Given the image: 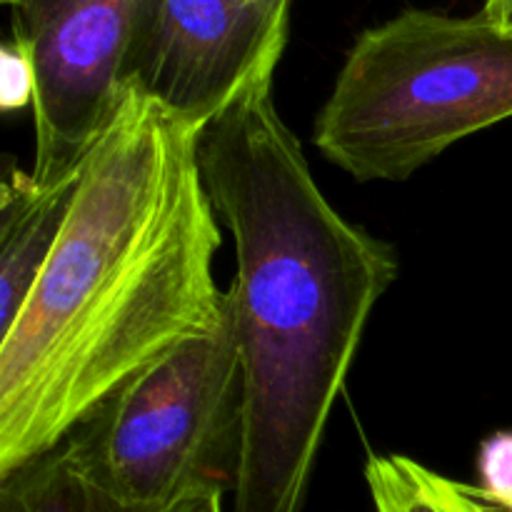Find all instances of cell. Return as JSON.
Here are the masks:
<instances>
[{
  "label": "cell",
  "mask_w": 512,
  "mask_h": 512,
  "mask_svg": "<svg viewBox=\"0 0 512 512\" xmlns=\"http://www.w3.org/2000/svg\"><path fill=\"white\" fill-rule=\"evenodd\" d=\"M0 512H130L90 488L63 445L0 475Z\"/></svg>",
  "instance_id": "9"
},
{
  "label": "cell",
  "mask_w": 512,
  "mask_h": 512,
  "mask_svg": "<svg viewBox=\"0 0 512 512\" xmlns=\"http://www.w3.org/2000/svg\"><path fill=\"white\" fill-rule=\"evenodd\" d=\"M508 118L512 33L483 13L410 8L355 38L313 138L360 183H395Z\"/></svg>",
  "instance_id": "3"
},
{
  "label": "cell",
  "mask_w": 512,
  "mask_h": 512,
  "mask_svg": "<svg viewBox=\"0 0 512 512\" xmlns=\"http://www.w3.org/2000/svg\"><path fill=\"white\" fill-rule=\"evenodd\" d=\"M480 13H483L490 23L498 25L500 30L512 33V0H485Z\"/></svg>",
  "instance_id": "13"
},
{
  "label": "cell",
  "mask_w": 512,
  "mask_h": 512,
  "mask_svg": "<svg viewBox=\"0 0 512 512\" xmlns=\"http://www.w3.org/2000/svg\"><path fill=\"white\" fill-rule=\"evenodd\" d=\"M145 0H18L13 33L33 65L35 158L43 185L78 178L123 100Z\"/></svg>",
  "instance_id": "5"
},
{
  "label": "cell",
  "mask_w": 512,
  "mask_h": 512,
  "mask_svg": "<svg viewBox=\"0 0 512 512\" xmlns=\"http://www.w3.org/2000/svg\"><path fill=\"white\" fill-rule=\"evenodd\" d=\"M365 480L375 512H512L480 485L435 473L408 455H370Z\"/></svg>",
  "instance_id": "8"
},
{
  "label": "cell",
  "mask_w": 512,
  "mask_h": 512,
  "mask_svg": "<svg viewBox=\"0 0 512 512\" xmlns=\"http://www.w3.org/2000/svg\"><path fill=\"white\" fill-rule=\"evenodd\" d=\"M200 135L123 90L48 265L0 333V475L58 448L135 373L223 323V238Z\"/></svg>",
  "instance_id": "1"
},
{
  "label": "cell",
  "mask_w": 512,
  "mask_h": 512,
  "mask_svg": "<svg viewBox=\"0 0 512 512\" xmlns=\"http://www.w3.org/2000/svg\"><path fill=\"white\" fill-rule=\"evenodd\" d=\"M225 498H228V495L223 493H200V495H193V498L183 500V503L173 505V508L165 512H225L223 510Z\"/></svg>",
  "instance_id": "12"
},
{
  "label": "cell",
  "mask_w": 512,
  "mask_h": 512,
  "mask_svg": "<svg viewBox=\"0 0 512 512\" xmlns=\"http://www.w3.org/2000/svg\"><path fill=\"white\" fill-rule=\"evenodd\" d=\"M33 100V65L25 43L10 35L3 45V105L5 108H20Z\"/></svg>",
  "instance_id": "11"
},
{
  "label": "cell",
  "mask_w": 512,
  "mask_h": 512,
  "mask_svg": "<svg viewBox=\"0 0 512 512\" xmlns=\"http://www.w3.org/2000/svg\"><path fill=\"white\" fill-rule=\"evenodd\" d=\"M78 178L43 185L8 165L0 183V333L15 323L48 265L73 205Z\"/></svg>",
  "instance_id": "7"
},
{
  "label": "cell",
  "mask_w": 512,
  "mask_h": 512,
  "mask_svg": "<svg viewBox=\"0 0 512 512\" xmlns=\"http://www.w3.org/2000/svg\"><path fill=\"white\" fill-rule=\"evenodd\" d=\"M80 478L130 512L233 495L243 455V375L233 318L135 373L60 443Z\"/></svg>",
  "instance_id": "4"
},
{
  "label": "cell",
  "mask_w": 512,
  "mask_h": 512,
  "mask_svg": "<svg viewBox=\"0 0 512 512\" xmlns=\"http://www.w3.org/2000/svg\"><path fill=\"white\" fill-rule=\"evenodd\" d=\"M290 3H293V0H290Z\"/></svg>",
  "instance_id": "15"
},
{
  "label": "cell",
  "mask_w": 512,
  "mask_h": 512,
  "mask_svg": "<svg viewBox=\"0 0 512 512\" xmlns=\"http://www.w3.org/2000/svg\"><path fill=\"white\" fill-rule=\"evenodd\" d=\"M290 0H145L125 88L205 130L285 53Z\"/></svg>",
  "instance_id": "6"
},
{
  "label": "cell",
  "mask_w": 512,
  "mask_h": 512,
  "mask_svg": "<svg viewBox=\"0 0 512 512\" xmlns=\"http://www.w3.org/2000/svg\"><path fill=\"white\" fill-rule=\"evenodd\" d=\"M15 3H18V0H3V5H8V8H10V5H15Z\"/></svg>",
  "instance_id": "14"
},
{
  "label": "cell",
  "mask_w": 512,
  "mask_h": 512,
  "mask_svg": "<svg viewBox=\"0 0 512 512\" xmlns=\"http://www.w3.org/2000/svg\"><path fill=\"white\" fill-rule=\"evenodd\" d=\"M255 80L200 135V168L235 245L225 290L243 375V455L230 512H303L330 413L365 328L398 280L395 250L315 183Z\"/></svg>",
  "instance_id": "2"
},
{
  "label": "cell",
  "mask_w": 512,
  "mask_h": 512,
  "mask_svg": "<svg viewBox=\"0 0 512 512\" xmlns=\"http://www.w3.org/2000/svg\"><path fill=\"white\" fill-rule=\"evenodd\" d=\"M478 473L480 488L512 508V430H500L483 440Z\"/></svg>",
  "instance_id": "10"
}]
</instances>
